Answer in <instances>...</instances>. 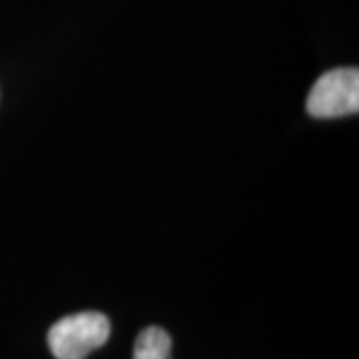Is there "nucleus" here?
I'll return each instance as SVG.
<instances>
[{"label":"nucleus","mask_w":359,"mask_h":359,"mask_svg":"<svg viewBox=\"0 0 359 359\" xmlns=\"http://www.w3.org/2000/svg\"><path fill=\"white\" fill-rule=\"evenodd\" d=\"M134 359H172V337L156 325L142 330L134 344Z\"/></svg>","instance_id":"nucleus-3"},{"label":"nucleus","mask_w":359,"mask_h":359,"mask_svg":"<svg viewBox=\"0 0 359 359\" xmlns=\"http://www.w3.org/2000/svg\"><path fill=\"white\" fill-rule=\"evenodd\" d=\"M110 320L98 311H82L56 321L48 332V347L56 359H86L110 337Z\"/></svg>","instance_id":"nucleus-1"},{"label":"nucleus","mask_w":359,"mask_h":359,"mask_svg":"<svg viewBox=\"0 0 359 359\" xmlns=\"http://www.w3.org/2000/svg\"><path fill=\"white\" fill-rule=\"evenodd\" d=\"M359 110L358 68H335L318 78L308 96V112L313 118H341Z\"/></svg>","instance_id":"nucleus-2"}]
</instances>
